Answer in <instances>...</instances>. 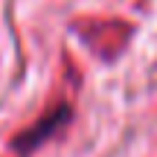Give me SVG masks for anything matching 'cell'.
I'll return each instance as SVG.
<instances>
[{"mask_svg":"<svg viewBox=\"0 0 157 157\" xmlns=\"http://www.w3.org/2000/svg\"><path fill=\"white\" fill-rule=\"evenodd\" d=\"M67 117H70V108H67V105H58V108H52V111H47L38 122L29 125V128L15 140V148H17L21 154H26V151H32V148H38L44 140H50V137L56 134L64 122H67Z\"/></svg>","mask_w":157,"mask_h":157,"instance_id":"6da1fadb","label":"cell"}]
</instances>
